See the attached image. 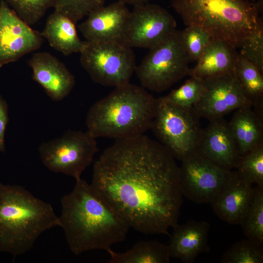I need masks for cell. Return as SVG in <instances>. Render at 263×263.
I'll use <instances>...</instances> for the list:
<instances>
[{
    "instance_id": "obj_14",
    "label": "cell",
    "mask_w": 263,
    "mask_h": 263,
    "mask_svg": "<svg viewBox=\"0 0 263 263\" xmlns=\"http://www.w3.org/2000/svg\"><path fill=\"white\" fill-rule=\"evenodd\" d=\"M125 3L117 1L90 12L78 28L89 42L123 41L130 14Z\"/></svg>"
},
{
    "instance_id": "obj_23",
    "label": "cell",
    "mask_w": 263,
    "mask_h": 263,
    "mask_svg": "<svg viewBox=\"0 0 263 263\" xmlns=\"http://www.w3.org/2000/svg\"><path fill=\"white\" fill-rule=\"evenodd\" d=\"M234 74L244 96L254 107V110L263 114V74L238 53Z\"/></svg>"
},
{
    "instance_id": "obj_16",
    "label": "cell",
    "mask_w": 263,
    "mask_h": 263,
    "mask_svg": "<svg viewBox=\"0 0 263 263\" xmlns=\"http://www.w3.org/2000/svg\"><path fill=\"white\" fill-rule=\"evenodd\" d=\"M32 78L53 101L62 100L71 92L75 78L65 65L47 52L33 54L28 61Z\"/></svg>"
},
{
    "instance_id": "obj_3",
    "label": "cell",
    "mask_w": 263,
    "mask_h": 263,
    "mask_svg": "<svg viewBox=\"0 0 263 263\" xmlns=\"http://www.w3.org/2000/svg\"><path fill=\"white\" fill-rule=\"evenodd\" d=\"M171 4L187 26L198 27L236 49L263 31V0H171Z\"/></svg>"
},
{
    "instance_id": "obj_21",
    "label": "cell",
    "mask_w": 263,
    "mask_h": 263,
    "mask_svg": "<svg viewBox=\"0 0 263 263\" xmlns=\"http://www.w3.org/2000/svg\"><path fill=\"white\" fill-rule=\"evenodd\" d=\"M75 24L68 17L54 11L48 18L40 34L51 46L64 55L80 53L85 41L80 39Z\"/></svg>"
},
{
    "instance_id": "obj_10",
    "label": "cell",
    "mask_w": 263,
    "mask_h": 263,
    "mask_svg": "<svg viewBox=\"0 0 263 263\" xmlns=\"http://www.w3.org/2000/svg\"><path fill=\"white\" fill-rule=\"evenodd\" d=\"M181 162L179 167L181 192L197 204L210 203L232 173V170L221 168L196 151Z\"/></svg>"
},
{
    "instance_id": "obj_7",
    "label": "cell",
    "mask_w": 263,
    "mask_h": 263,
    "mask_svg": "<svg viewBox=\"0 0 263 263\" xmlns=\"http://www.w3.org/2000/svg\"><path fill=\"white\" fill-rule=\"evenodd\" d=\"M149 50L135 70L141 86L145 89L160 93L188 75L191 61L181 31L176 30Z\"/></svg>"
},
{
    "instance_id": "obj_29",
    "label": "cell",
    "mask_w": 263,
    "mask_h": 263,
    "mask_svg": "<svg viewBox=\"0 0 263 263\" xmlns=\"http://www.w3.org/2000/svg\"><path fill=\"white\" fill-rule=\"evenodd\" d=\"M105 0H55V11L69 18L75 23L95 9L104 5Z\"/></svg>"
},
{
    "instance_id": "obj_34",
    "label": "cell",
    "mask_w": 263,
    "mask_h": 263,
    "mask_svg": "<svg viewBox=\"0 0 263 263\" xmlns=\"http://www.w3.org/2000/svg\"><path fill=\"white\" fill-rule=\"evenodd\" d=\"M246 0L250 1V2H256L258 1L259 0Z\"/></svg>"
},
{
    "instance_id": "obj_24",
    "label": "cell",
    "mask_w": 263,
    "mask_h": 263,
    "mask_svg": "<svg viewBox=\"0 0 263 263\" xmlns=\"http://www.w3.org/2000/svg\"><path fill=\"white\" fill-rule=\"evenodd\" d=\"M247 239L263 243V186L254 188L252 199L240 225Z\"/></svg>"
},
{
    "instance_id": "obj_28",
    "label": "cell",
    "mask_w": 263,
    "mask_h": 263,
    "mask_svg": "<svg viewBox=\"0 0 263 263\" xmlns=\"http://www.w3.org/2000/svg\"><path fill=\"white\" fill-rule=\"evenodd\" d=\"M204 89L203 80L191 76L181 86L172 90L165 97L179 106L192 109L202 96Z\"/></svg>"
},
{
    "instance_id": "obj_33",
    "label": "cell",
    "mask_w": 263,
    "mask_h": 263,
    "mask_svg": "<svg viewBox=\"0 0 263 263\" xmlns=\"http://www.w3.org/2000/svg\"><path fill=\"white\" fill-rule=\"evenodd\" d=\"M154 0H117L125 4H131L134 6L149 3Z\"/></svg>"
},
{
    "instance_id": "obj_1",
    "label": "cell",
    "mask_w": 263,
    "mask_h": 263,
    "mask_svg": "<svg viewBox=\"0 0 263 263\" xmlns=\"http://www.w3.org/2000/svg\"><path fill=\"white\" fill-rule=\"evenodd\" d=\"M91 184L138 232L169 236L178 224L183 202L179 167L146 135L115 139L95 162Z\"/></svg>"
},
{
    "instance_id": "obj_18",
    "label": "cell",
    "mask_w": 263,
    "mask_h": 263,
    "mask_svg": "<svg viewBox=\"0 0 263 263\" xmlns=\"http://www.w3.org/2000/svg\"><path fill=\"white\" fill-rule=\"evenodd\" d=\"M172 228L168 245L171 258L192 263L200 253L210 250L208 237L210 225L207 222L191 220Z\"/></svg>"
},
{
    "instance_id": "obj_15",
    "label": "cell",
    "mask_w": 263,
    "mask_h": 263,
    "mask_svg": "<svg viewBox=\"0 0 263 263\" xmlns=\"http://www.w3.org/2000/svg\"><path fill=\"white\" fill-rule=\"evenodd\" d=\"M209 122L202 130L196 152L221 168L231 170L241 155L228 122L223 117Z\"/></svg>"
},
{
    "instance_id": "obj_25",
    "label": "cell",
    "mask_w": 263,
    "mask_h": 263,
    "mask_svg": "<svg viewBox=\"0 0 263 263\" xmlns=\"http://www.w3.org/2000/svg\"><path fill=\"white\" fill-rule=\"evenodd\" d=\"M235 168L251 184L263 186V145L240 155Z\"/></svg>"
},
{
    "instance_id": "obj_12",
    "label": "cell",
    "mask_w": 263,
    "mask_h": 263,
    "mask_svg": "<svg viewBox=\"0 0 263 263\" xmlns=\"http://www.w3.org/2000/svg\"><path fill=\"white\" fill-rule=\"evenodd\" d=\"M204 92L192 110L209 121L244 107H252L240 87L234 72L202 80Z\"/></svg>"
},
{
    "instance_id": "obj_20",
    "label": "cell",
    "mask_w": 263,
    "mask_h": 263,
    "mask_svg": "<svg viewBox=\"0 0 263 263\" xmlns=\"http://www.w3.org/2000/svg\"><path fill=\"white\" fill-rule=\"evenodd\" d=\"M252 107H244L234 111L228 122L241 155L263 145V114Z\"/></svg>"
},
{
    "instance_id": "obj_26",
    "label": "cell",
    "mask_w": 263,
    "mask_h": 263,
    "mask_svg": "<svg viewBox=\"0 0 263 263\" xmlns=\"http://www.w3.org/2000/svg\"><path fill=\"white\" fill-rule=\"evenodd\" d=\"M260 244L247 239L235 243L220 259L222 263H262L263 250Z\"/></svg>"
},
{
    "instance_id": "obj_4",
    "label": "cell",
    "mask_w": 263,
    "mask_h": 263,
    "mask_svg": "<svg viewBox=\"0 0 263 263\" xmlns=\"http://www.w3.org/2000/svg\"><path fill=\"white\" fill-rule=\"evenodd\" d=\"M60 226L51 205L19 185L0 183V251L14 256L29 251L45 231Z\"/></svg>"
},
{
    "instance_id": "obj_8",
    "label": "cell",
    "mask_w": 263,
    "mask_h": 263,
    "mask_svg": "<svg viewBox=\"0 0 263 263\" xmlns=\"http://www.w3.org/2000/svg\"><path fill=\"white\" fill-rule=\"evenodd\" d=\"M80 62L94 82L118 87L130 82L136 67L132 48L122 41L89 42L80 53Z\"/></svg>"
},
{
    "instance_id": "obj_27",
    "label": "cell",
    "mask_w": 263,
    "mask_h": 263,
    "mask_svg": "<svg viewBox=\"0 0 263 263\" xmlns=\"http://www.w3.org/2000/svg\"><path fill=\"white\" fill-rule=\"evenodd\" d=\"M16 14L29 25L37 23L46 11L53 7L55 0H6Z\"/></svg>"
},
{
    "instance_id": "obj_5",
    "label": "cell",
    "mask_w": 263,
    "mask_h": 263,
    "mask_svg": "<svg viewBox=\"0 0 263 263\" xmlns=\"http://www.w3.org/2000/svg\"><path fill=\"white\" fill-rule=\"evenodd\" d=\"M155 105V98L142 86L129 82L116 87L89 109L87 131L96 138L115 140L144 134L150 129Z\"/></svg>"
},
{
    "instance_id": "obj_11",
    "label": "cell",
    "mask_w": 263,
    "mask_h": 263,
    "mask_svg": "<svg viewBox=\"0 0 263 263\" xmlns=\"http://www.w3.org/2000/svg\"><path fill=\"white\" fill-rule=\"evenodd\" d=\"M176 26L174 17L160 5H135L130 11L123 41L131 48L149 49L174 32Z\"/></svg>"
},
{
    "instance_id": "obj_13",
    "label": "cell",
    "mask_w": 263,
    "mask_h": 263,
    "mask_svg": "<svg viewBox=\"0 0 263 263\" xmlns=\"http://www.w3.org/2000/svg\"><path fill=\"white\" fill-rule=\"evenodd\" d=\"M40 33L33 30L10 8L0 1V68L39 48Z\"/></svg>"
},
{
    "instance_id": "obj_6",
    "label": "cell",
    "mask_w": 263,
    "mask_h": 263,
    "mask_svg": "<svg viewBox=\"0 0 263 263\" xmlns=\"http://www.w3.org/2000/svg\"><path fill=\"white\" fill-rule=\"evenodd\" d=\"M192 109L179 106L165 96L155 98L151 129L176 159L182 161L197 151L202 130Z\"/></svg>"
},
{
    "instance_id": "obj_17",
    "label": "cell",
    "mask_w": 263,
    "mask_h": 263,
    "mask_svg": "<svg viewBox=\"0 0 263 263\" xmlns=\"http://www.w3.org/2000/svg\"><path fill=\"white\" fill-rule=\"evenodd\" d=\"M254 192L252 184L236 170L210 204L215 214L231 225H241L251 203Z\"/></svg>"
},
{
    "instance_id": "obj_32",
    "label": "cell",
    "mask_w": 263,
    "mask_h": 263,
    "mask_svg": "<svg viewBox=\"0 0 263 263\" xmlns=\"http://www.w3.org/2000/svg\"><path fill=\"white\" fill-rule=\"evenodd\" d=\"M8 121L7 103L2 96H0V152H2L5 151L4 136Z\"/></svg>"
},
{
    "instance_id": "obj_19",
    "label": "cell",
    "mask_w": 263,
    "mask_h": 263,
    "mask_svg": "<svg viewBox=\"0 0 263 263\" xmlns=\"http://www.w3.org/2000/svg\"><path fill=\"white\" fill-rule=\"evenodd\" d=\"M238 53L227 42L211 38L188 75L203 80L234 72Z\"/></svg>"
},
{
    "instance_id": "obj_9",
    "label": "cell",
    "mask_w": 263,
    "mask_h": 263,
    "mask_svg": "<svg viewBox=\"0 0 263 263\" xmlns=\"http://www.w3.org/2000/svg\"><path fill=\"white\" fill-rule=\"evenodd\" d=\"M38 150L48 169L77 180L91 164L98 149L96 138L88 131H68L60 137L42 143Z\"/></svg>"
},
{
    "instance_id": "obj_30",
    "label": "cell",
    "mask_w": 263,
    "mask_h": 263,
    "mask_svg": "<svg viewBox=\"0 0 263 263\" xmlns=\"http://www.w3.org/2000/svg\"><path fill=\"white\" fill-rule=\"evenodd\" d=\"M182 39L191 62L197 61L211 39L202 29L194 26H187L181 31Z\"/></svg>"
},
{
    "instance_id": "obj_22",
    "label": "cell",
    "mask_w": 263,
    "mask_h": 263,
    "mask_svg": "<svg viewBox=\"0 0 263 263\" xmlns=\"http://www.w3.org/2000/svg\"><path fill=\"white\" fill-rule=\"evenodd\" d=\"M108 254L111 263H168L171 258L169 245L154 240L139 242L124 252L112 249Z\"/></svg>"
},
{
    "instance_id": "obj_31",
    "label": "cell",
    "mask_w": 263,
    "mask_h": 263,
    "mask_svg": "<svg viewBox=\"0 0 263 263\" xmlns=\"http://www.w3.org/2000/svg\"><path fill=\"white\" fill-rule=\"evenodd\" d=\"M240 48L239 55L263 74V31L247 37Z\"/></svg>"
},
{
    "instance_id": "obj_2",
    "label": "cell",
    "mask_w": 263,
    "mask_h": 263,
    "mask_svg": "<svg viewBox=\"0 0 263 263\" xmlns=\"http://www.w3.org/2000/svg\"><path fill=\"white\" fill-rule=\"evenodd\" d=\"M72 190L60 200V226L70 250L75 255L103 250L126 239L130 228L91 184L75 180Z\"/></svg>"
}]
</instances>
